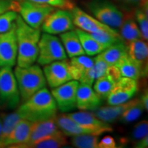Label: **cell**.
<instances>
[{"instance_id": "1", "label": "cell", "mask_w": 148, "mask_h": 148, "mask_svg": "<svg viewBox=\"0 0 148 148\" xmlns=\"http://www.w3.org/2000/svg\"><path fill=\"white\" fill-rule=\"evenodd\" d=\"M15 25L18 47L17 66L27 67L34 64L38 58L40 30L27 25L20 15H17Z\"/></svg>"}, {"instance_id": "2", "label": "cell", "mask_w": 148, "mask_h": 148, "mask_svg": "<svg viewBox=\"0 0 148 148\" xmlns=\"http://www.w3.org/2000/svg\"><path fill=\"white\" fill-rule=\"evenodd\" d=\"M16 110L22 119L37 122L54 119L58 107L51 92L43 87L23 102Z\"/></svg>"}, {"instance_id": "3", "label": "cell", "mask_w": 148, "mask_h": 148, "mask_svg": "<svg viewBox=\"0 0 148 148\" xmlns=\"http://www.w3.org/2000/svg\"><path fill=\"white\" fill-rule=\"evenodd\" d=\"M14 74L23 102L45 86L46 79L43 71L37 64H33L27 67L16 66Z\"/></svg>"}, {"instance_id": "4", "label": "cell", "mask_w": 148, "mask_h": 148, "mask_svg": "<svg viewBox=\"0 0 148 148\" xmlns=\"http://www.w3.org/2000/svg\"><path fill=\"white\" fill-rule=\"evenodd\" d=\"M88 10L95 18L112 28H119L124 19V14L109 0H90Z\"/></svg>"}, {"instance_id": "5", "label": "cell", "mask_w": 148, "mask_h": 148, "mask_svg": "<svg viewBox=\"0 0 148 148\" xmlns=\"http://www.w3.org/2000/svg\"><path fill=\"white\" fill-rule=\"evenodd\" d=\"M12 67L4 66L0 69V104L14 109L20 102V92Z\"/></svg>"}, {"instance_id": "6", "label": "cell", "mask_w": 148, "mask_h": 148, "mask_svg": "<svg viewBox=\"0 0 148 148\" xmlns=\"http://www.w3.org/2000/svg\"><path fill=\"white\" fill-rule=\"evenodd\" d=\"M66 58L67 55L58 37L45 32L40 35L38 42V55L36 60L38 63L44 66Z\"/></svg>"}, {"instance_id": "7", "label": "cell", "mask_w": 148, "mask_h": 148, "mask_svg": "<svg viewBox=\"0 0 148 148\" xmlns=\"http://www.w3.org/2000/svg\"><path fill=\"white\" fill-rule=\"evenodd\" d=\"M53 10L55 7L45 3L29 1H21L18 3L17 11L21 17L27 25L35 29H40L46 18Z\"/></svg>"}, {"instance_id": "8", "label": "cell", "mask_w": 148, "mask_h": 148, "mask_svg": "<svg viewBox=\"0 0 148 148\" xmlns=\"http://www.w3.org/2000/svg\"><path fill=\"white\" fill-rule=\"evenodd\" d=\"M78 86V81L72 79L53 88L51 94L59 110L62 112H69L76 108V95Z\"/></svg>"}, {"instance_id": "9", "label": "cell", "mask_w": 148, "mask_h": 148, "mask_svg": "<svg viewBox=\"0 0 148 148\" xmlns=\"http://www.w3.org/2000/svg\"><path fill=\"white\" fill-rule=\"evenodd\" d=\"M42 30L53 35L62 34L74 29L71 12L65 9L53 10L42 24Z\"/></svg>"}, {"instance_id": "10", "label": "cell", "mask_w": 148, "mask_h": 148, "mask_svg": "<svg viewBox=\"0 0 148 148\" xmlns=\"http://www.w3.org/2000/svg\"><path fill=\"white\" fill-rule=\"evenodd\" d=\"M16 25L8 32L0 33V67H12L17 58Z\"/></svg>"}, {"instance_id": "11", "label": "cell", "mask_w": 148, "mask_h": 148, "mask_svg": "<svg viewBox=\"0 0 148 148\" xmlns=\"http://www.w3.org/2000/svg\"><path fill=\"white\" fill-rule=\"evenodd\" d=\"M138 90L136 79L121 77L115 82L108 97L109 105H117L130 100Z\"/></svg>"}, {"instance_id": "12", "label": "cell", "mask_w": 148, "mask_h": 148, "mask_svg": "<svg viewBox=\"0 0 148 148\" xmlns=\"http://www.w3.org/2000/svg\"><path fill=\"white\" fill-rule=\"evenodd\" d=\"M43 73L46 82L51 88L72 80L69 69V60H57L44 65Z\"/></svg>"}, {"instance_id": "13", "label": "cell", "mask_w": 148, "mask_h": 148, "mask_svg": "<svg viewBox=\"0 0 148 148\" xmlns=\"http://www.w3.org/2000/svg\"><path fill=\"white\" fill-rule=\"evenodd\" d=\"M66 114L79 125L88 130L92 134L96 136H99L106 132H110L113 130L108 123L99 119L92 112L81 110Z\"/></svg>"}, {"instance_id": "14", "label": "cell", "mask_w": 148, "mask_h": 148, "mask_svg": "<svg viewBox=\"0 0 148 148\" xmlns=\"http://www.w3.org/2000/svg\"><path fill=\"white\" fill-rule=\"evenodd\" d=\"M74 25L88 33L97 32H115V29L101 23L93 16L85 12L78 7L74 6L71 10Z\"/></svg>"}, {"instance_id": "15", "label": "cell", "mask_w": 148, "mask_h": 148, "mask_svg": "<svg viewBox=\"0 0 148 148\" xmlns=\"http://www.w3.org/2000/svg\"><path fill=\"white\" fill-rule=\"evenodd\" d=\"M61 132H62L57 126L54 119L33 122L32 131L28 139L25 143L18 146L17 148H30L33 144L39 140Z\"/></svg>"}, {"instance_id": "16", "label": "cell", "mask_w": 148, "mask_h": 148, "mask_svg": "<svg viewBox=\"0 0 148 148\" xmlns=\"http://www.w3.org/2000/svg\"><path fill=\"white\" fill-rule=\"evenodd\" d=\"M101 97L92 89L91 86L79 83L76 95V108L80 110H94L102 104Z\"/></svg>"}, {"instance_id": "17", "label": "cell", "mask_w": 148, "mask_h": 148, "mask_svg": "<svg viewBox=\"0 0 148 148\" xmlns=\"http://www.w3.org/2000/svg\"><path fill=\"white\" fill-rule=\"evenodd\" d=\"M33 122L21 119L10 133L8 137L0 145L1 147H17L25 143L32 131Z\"/></svg>"}, {"instance_id": "18", "label": "cell", "mask_w": 148, "mask_h": 148, "mask_svg": "<svg viewBox=\"0 0 148 148\" xmlns=\"http://www.w3.org/2000/svg\"><path fill=\"white\" fill-rule=\"evenodd\" d=\"M127 56L136 62L141 69L143 76L147 74L148 47L147 42L143 39L133 40L126 44Z\"/></svg>"}, {"instance_id": "19", "label": "cell", "mask_w": 148, "mask_h": 148, "mask_svg": "<svg viewBox=\"0 0 148 148\" xmlns=\"http://www.w3.org/2000/svg\"><path fill=\"white\" fill-rule=\"evenodd\" d=\"M134 99L120 103L117 105H110V106H103L92 110V113L102 121L110 123L116 121L127 108H129L134 101Z\"/></svg>"}, {"instance_id": "20", "label": "cell", "mask_w": 148, "mask_h": 148, "mask_svg": "<svg viewBox=\"0 0 148 148\" xmlns=\"http://www.w3.org/2000/svg\"><path fill=\"white\" fill-rule=\"evenodd\" d=\"M119 28L120 36L126 44L133 40L142 39L140 29L134 19V14L127 12L124 14V19Z\"/></svg>"}, {"instance_id": "21", "label": "cell", "mask_w": 148, "mask_h": 148, "mask_svg": "<svg viewBox=\"0 0 148 148\" xmlns=\"http://www.w3.org/2000/svg\"><path fill=\"white\" fill-rule=\"evenodd\" d=\"M54 119L59 130L65 136H74L82 134H92L90 131L81 126L75 121L71 119L66 114L56 115Z\"/></svg>"}, {"instance_id": "22", "label": "cell", "mask_w": 148, "mask_h": 148, "mask_svg": "<svg viewBox=\"0 0 148 148\" xmlns=\"http://www.w3.org/2000/svg\"><path fill=\"white\" fill-rule=\"evenodd\" d=\"M114 66L117 69L121 77H130L136 80L140 77H143L140 66L130 58L127 54L122 57Z\"/></svg>"}, {"instance_id": "23", "label": "cell", "mask_w": 148, "mask_h": 148, "mask_svg": "<svg viewBox=\"0 0 148 148\" xmlns=\"http://www.w3.org/2000/svg\"><path fill=\"white\" fill-rule=\"evenodd\" d=\"M108 64L104 61L99 55L94 59V63L91 67L83 74L79 79V82L92 86L96 79L108 73Z\"/></svg>"}, {"instance_id": "24", "label": "cell", "mask_w": 148, "mask_h": 148, "mask_svg": "<svg viewBox=\"0 0 148 148\" xmlns=\"http://www.w3.org/2000/svg\"><path fill=\"white\" fill-rule=\"evenodd\" d=\"M60 39L63 43L66 55L69 58L85 54L75 30L73 31L72 29L68 32L62 33L60 34Z\"/></svg>"}, {"instance_id": "25", "label": "cell", "mask_w": 148, "mask_h": 148, "mask_svg": "<svg viewBox=\"0 0 148 148\" xmlns=\"http://www.w3.org/2000/svg\"><path fill=\"white\" fill-rule=\"evenodd\" d=\"M94 59L85 54L77 56L71 58L69 60V69L72 79L79 80L85 72L93 65Z\"/></svg>"}, {"instance_id": "26", "label": "cell", "mask_w": 148, "mask_h": 148, "mask_svg": "<svg viewBox=\"0 0 148 148\" xmlns=\"http://www.w3.org/2000/svg\"><path fill=\"white\" fill-rule=\"evenodd\" d=\"M127 54V45L123 40H121L109 46L98 55L106 61L109 66H112Z\"/></svg>"}, {"instance_id": "27", "label": "cell", "mask_w": 148, "mask_h": 148, "mask_svg": "<svg viewBox=\"0 0 148 148\" xmlns=\"http://www.w3.org/2000/svg\"><path fill=\"white\" fill-rule=\"evenodd\" d=\"M75 32L79 37V41L84 49L85 54L90 56L98 55L105 49V47L99 43L95 39H94L89 33L79 28L75 29Z\"/></svg>"}, {"instance_id": "28", "label": "cell", "mask_w": 148, "mask_h": 148, "mask_svg": "<svg viewBox=\"0 0 148 148\" xmlns=\"http://www.w3.org/2000/svg\"><path fill=\"white\" fill-rule=\"evenodd\" d=\"M116 81L111 74L107 73L94 82L93 89L101 99H106Z\"/></svg>"}, {"instance_id": "29", "label": "cell", "mask_w": 148, "mask_h": 148, "mask_svg": "<svg viewBox=\"0 0 148 148\" xmlns=\"http://www.w3.org/2000/svg\"><path fill=\"white\" fill-rule=\"evenodd\" d=\"M21 119V116L17 112V110L2 116V127H1V132L0 134V145L8 137L10 133L12 132L14 127Z\"/></svg>"}, {"instance_id": "30", "label": "cell", "mask_w": 148, "mask_h": 148, "mask_svg": "<svg viewBox=\"0 0 148 148\" xmlns=\"http://www.w3.org/2000/svg\"><path fill=\"white\" fill-rule=\"evenodd\" d=\"M66 144H68V142L65 135L61 132L39 140L33 144L30 148H59Z\"/></svg>"}, {"instance_id": "31", "label": "cell", "mask_w": 148, "mask_h": 148, "mask_svg": "<svg viewBox=\"0 0 148 148\" xmlns=\"http://www.w3.org/2000/svg\"><path fill=\"white\" fill-rule=\"evenodd\" d=\"M144 109L140 99H135L134 101L119 116L120 121L123 123H130L138 119L143 113Z\"/></svg>"}, {"instance_id": "32", "label": "cell", "mask_w": 148, "mask_h": 148, "mask_svg": "<svg viewBox=\"0 0 148 148\" xmlns=\"http://www.w3.org/2000/svg\"><path fill=\"white\" fill-rule=\"evenodd\" d=\"M98 136L90 134H82L73 136L71 144L77 148H98Z\"/></svg>"}, {"instance_id": "33", "label": "cell", "mask_w": 148, "mask_h": 148, "mask_svg": "<svg viewBox=\"0 0 148 148\" xmlns=\"http://www.w3.org/2000/svg\"><path fill=\"white\" fill-rule=\"evenodd\" d=\"M92 38L105 47V49L116 42L123 40L120 34L116 31L115 32H97L89 33ZM124 41V40H123Z\"/></svg>"}, {"instance_id": "34", "label": "cell", "mask_w": 148, "mask_h": 148, "mask_svg": "<svg viewBox=\"0 0 148 148\" xmlns=\"http://www.w3.org/2000/svg\"><path fill=\"white\" fill-rule=\"evenodd\" d=\"M134 17L139 27L142 35V39L147 41L148 40V16L147 6L138 8L135 10Z\"/></svg>"}, {"instance_id": "35", "label": "cell", "mask_w": 148, "mask_h": 148, "mask_svg": "<svg viewBox=\"0 0 148 148\" xmlns=\"http://www.w3.org/2000/svg\"><path fill=\"white\" fill-rule=\"evenodd\" d=\"M16 11L10 10L0 14V33H4L13 27L17 17Z\"/></svg>"}, {"instance_id": "36", "label": "cell", "mask_w": 148, "mask_h": 148, "mask_svg": "<svg viewBox=\"0 0 148 148\" xmlns=\"http://www.w3.org/2000/svg\"><path fill=\"white\" fill-rule=\"evenodd\" d=\"M19 1H29L35 3H45L65 10H71L74 7V4L71 0H19Z\"/></svg>"}, {"instance_id": "37", "label": "cell", "mask_w": 148, "mask_h": 148, "mask_svg": "<svg viewBox=\"0 0 148 148\" xmlns=\"http://www.w3.org/2000/svg\"><path fill=\"white\" fill-rule=\"evenodd\" d=\"M146 136H148V122L143 120L134 125L132 136L133 139L138 140Z\"/></svg>"}, {"instance_id": "38", "label": "cell", "mask_w": 148, "mask_h": 148, "mask_svg": "<svg viewBox=\"0 0 148 148\" xmlns=\"http://www.w3.org/2000/svg\"><path fill=\"white\" fill-rule=\"evenodd\" d=\"M18 3L12 0H0V14L10 10L17 11Z\"/></svg>"}, {"instance_id": "39", "label": "cell", "mask_w": 148, "mask_h": 148, "mask_svg": "<svg viewBox=\"0 0 148 148\" xmlns=\"http://www.w3.org/2000/svg\"><path fill=\"white\" fill-rule=\"evenodd\" d=\"M99 148H115L116 144L115 140L110 136H106L102 138L99 142H98Z\"/></svg>"}, {"instance_id": "40", "label": "cell", "mask_w": 148, "mask_h": 148, "mask_svg": "<svg viewBox=\"0 0 148 148\" xmlns=\"http://www.w3.org/2000/svg\"><path fill=\"white\" fill-rule=\"evenodd\" d=\"M118 1L129 6L138 7V8L147 6V0H118Z\"/></svg>"}, {"instance_id": "41", "label": "cell", "mask_w": 148, "mask_h": 148, "mask_svg": "<svg viewBox=\"0 0 148 148\" xmlns=\"http://www.w3.org/2000/svg\"><path fill=\"white\" fill-rule=\"evenodd\" d=\"M148 147V136H146L141 139L138 140L135 145V147L137 148H147Z\"/></svg>"}, {"instance_id": "42", "label": "cell", "mask_w": 148, "mask_h": 148, "mask_svg": "<svg viewBox=\"0 0 148 148\" xmlns=\"http://www.w3.org/2000/svg\"><path fill=\"white\" fill-rule=\"evenodd\" d=\"M141 103H143L144 109L146 110V111H147L148 109V92H147V90L146 89L143 94H142L141 97L140 99Z\"/></svg>"}, {"instance_id": "43", "label": "cell", "mask_w": 148, "mask_h": 148, "mask_svg": "<svg viewBox=\"0 0 148 148\" xmlns=\"http://www.w3.org/2000/svg\"><path fill=\"white\" fill-rule=\"evenodd\" d=\"M1 127H2V118L0 116V134H1Z\"/></svg>"}]
</instances>
